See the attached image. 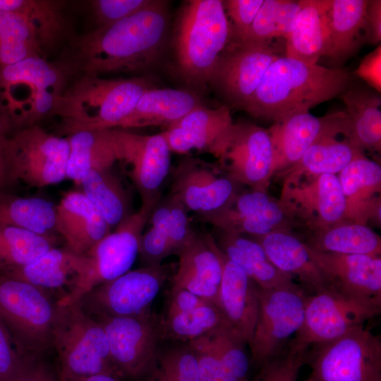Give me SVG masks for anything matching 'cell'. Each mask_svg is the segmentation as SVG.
Segmentation results:
<instances>
[{
  "instance_id": "obj_40",
  "label": "cell",
  "mask_w": 381,
  "mask_h": 381,
  "mask_svg": "<svg viewBox=\"0 0 381 381\" xmlns=\"http://www.w3.org/2000/svg\"><path fill=\"white\" fill-rule=\"evenodd\" d=\"M43 49L35 27L26 16L0 11V66L42 56Z\"/></svg>"
},
{
  "instance_id": "obj_52",
  "label": "cell",
  "mask_w": 381,
  "mask_h": 381,
  "mask_svg": "<svg viewBox=\"0 0 381 381\" xmlns=\"http://www.w3.org/2000/svg\"><path fill=\"white\" fill-rule=\"evenodd\" d=\"M40 359L26 358L9 381H61L54 377Z\"/></svg>"
},
{
  "instance_id": "obj_12",
  "label": "cell",
  "mask_w": 381,
  "mask_h": 381,
  "mask_svg": "<svg viewBox=\"0 0 381 381\" xmlns=\"http://www.w3.org/2000/svg\"><path fill=\"white\" fill-rule=\"evenodd\" d=\"M307 296L298 286L262 289L252 340V362L258 367L279 354L301 327Z\"/></svg>"
},
{
  "instance_id": "obj_23",
  "label": "cell",
  "mask_w": 381,
  "mask_h": 381,
  "mask_svg": "<svg viewBox=\"0 0 381 381\" xmlns=\"http://www.w3.org/2000/svg\"><path fill=\"white\" fill-rule=\"evenodd\" d=\"M149 221L151 226L143 233L138 251L144 267L162 265L165 258L178 255L193 232L188 211L171 194L161 198Z\"/></svg>"
},
{
  "instance_id": "obj_46",
  "label": "cell",
  "mask_w": 381,
  "mask_h": 381,
  "mask_svg": "<svg viewBox=\"0 0 381 381\" xmlns=\"http://www.w3.org/2000/svg\"><path fill=\"white\" fill-rule=\"evenodd\" d=\"M158 361L155 370L171 380L201 381L197 357L189 346L167 351Z\"/></svg>"
},
{
  "instance_id": "obj_18",
  "label": "cell",
  "mask_w": 381,
  "mask_h": 381,
  "mask_svg": "<svg viewBox=\"0 0 381 381\" xmlns=\"http://www.w3.org/2000/svg\"><path fill=\"white\" fill-rule=\"evenodd\" d=\"M274 146V174L295 164L307 149L331 135H351L349 118L345 111L315 116L309 111L293 114L270 128Z\"/></svg>"
},
{
  "instance_id": "obj_27",
  "label": "cell",
  "mask_w": 381,
  "mask_h": 381,
  "mask_svg": "<svg viewBox=\"0 0 381 381\" xmlns=\"http://www.w3.org/2000/svg\"><path fill=\"white\" fill-rule=\"evenodd\" d=\"M256 238L277 269L298 279L313 294L337 291L312 259L304 241L294 234L276 231Z\"/></svg>"
},
{
  "instance_id": "obj_34",
  "label": "cell",
  "mask_w": 381,
  "mask_h": 381,
  "mask_svg": "<svg viewBox=\"0 0 381 381\" xmlns=\"http://www.w3.org/2000/svg\"><path fill=\"white\" fill-rule=\"evenodd\" d=\"M362 155L363 150L347 138L340 140L337 135L325 137L310 145L295 164L283 171L286 176L284 183H295L302 176L336 175Z\"/></svg>"
},
{
  "instance_id": "obj_39",
  "label": "cell",
  "mask_w": 381,
  "mask_h": 381,
  "mask_svg": "<svg viewBox=\"0 0 381 381\" xmlns=\"http://www.w3.org/2000/svg\"><path fill=\"white\" fill-rule=\"evenodd\" d=\"M56 207L40 198H25L0 191V225L51 236L55 230Z\"/></svg>"
},
{
  "instance_id": "obj_51",
  "label": "cell",
  "mask_w": 381,
  "mask_h": 381,
  "mask_svg": "<svg viewBox=\"0 0 381 381\" xmlns=\"http://www.w3.org/2000/svg\"><path fill=\"white\" fill-rule=\"evenodd\" d=\"M353 74L365 80L378 93L381 92V46L365 55Z\"/></svg>"
},
{
  "instance_id": "obj_8",
  "label": "cell",
  "mask_w": 381,
  "mask_h": 381,
  "mask_svg": "<svg viewBox=\"0 0 381 381\" xmlns=\"http://www.w3.org/2000/svg\"><path fill=\"white\" fill-rule=\"evenodd\" d=\"M155 206L141 205L114 231H111L83 254V263L75 286L60 306L79 301L95 287L111 281L129 271L138 254L143 229Z\"/></svg>"
},
{
  "instance_id": "obj_16",
  "label": "cell",
  "mask_w": 381,
  "mask_h": 381,
  "mask_svg": "<svg viewBox=\"0 0 381 381\" xmlns=\"http://www.w3.org/2000/svg\"><path fill=\"white\" fill-rule=\"evenodd\" d=\"M220 168L238 184L265 191L274 174V146L270 128L247 122L234 123Z\"/></svg>"
},
{
  "instance_id": "obj_24",
  "label": "cell",
  "mask_w": 381,
  "mask_h": 381,
  "mask_svg": "<svg viewBox=\"0 0 381 381\" xmlns=\"http://www.w3.org/2000/svg\"><path fill=\"white\" fill-rule=\"evenodd\" d=\"M306 247L337 291L381 300L380 255L341 254Z\"/></svg>"
},
{
  "instance_id": "obj_2",
  "label": "cell",
  "mask_w": 381,
  "mask_h": 381,
  "mask_svg": "<svg viewBox=\"0 0 381 381\" xmlns=\"http://www.w3.org/2000/svg\"><path fill=\"white\" fill-rule=\"evenodd\" d=\"M351 79L344 68L279 56L268 67L243 110L255 118L279 123L341 95Z\"/></svg>"
},
{
  "instance_id": "obj_33",
  "label": "cell",
  "mask_w": 381,
  "mask_h": 381,
  "mask_svg": "<svg viewBox=\"0 0 381 381\" xmlns=\"http://www.w3.org/2000/svg\"><path fill=\"white\" fill-rule=\"evenodd\" d=\"M368 0H331L327 11L330 47L327 56L339 62L367 42Z\"/></svg>"
},
{
  "instance_id": "obj_29",
  "label": "cell",
  "mask_w": 381,
  "mask_h": 381,
  "mask_svg": "<svg viewBox=\"0 0 381 381\" xmlns=\"http://www.w3.org/2000/svg\"><path fill=\"white\" fill-rule=\"evenodd\" d=\"M347 204L346 221L365 224L377 217L380 197L381 167L364 155L353 159L337 176Z\"/></svg>"
},
{
  "instance_id": "obj_6",
  "label": "cell",
  "mask_w": 381,
  "mask_h": 381,
  "mask_svg": "<svg viewBox=\"0 0 381 381\" xmlns=\"http://www.w3.org/2000/svg\"><path fill=\"white\" fill-rule=\"evenodd\" d=\"M57 300L27 282L0 274V318L19 352L41 358L52 349Z\"/></svg>"
},
{
  "instance_id": "obj_31",
  "label": "cell",
  "mask_w": 381,
  "mask_h": 381,
  "mask_svg": "<svg viewBox=\"0 0 381 381\" xmlns=\"http://www.w3.org/2000/svg\"><path fill=\"white\" fill-rule=\"evenodd\" d=\"M202 105L190 90L152 87L145 91L135 107L119 125L122 129L175 123L194 108Z\"/></svg>"
},
{
  "instance_id": "obj_1",
  "label": "cell",
  "mask_w": 381,
  "mask_h": 381,
  "mask_svg": "<svg viewBox=\"0 0 381 381\" xmlns=\"http://www.w3.org/2000/svg\"><path fill=\"white\" fill-rule=\"evenodd\" d=\"M169 25L168 2L150 0L133 14L74 38L59 65L68 77L145 71L160 59Z\"/></svg>"
},
{
  "instance_id": "obj_35",
  "label": "cell",
  "mask_w": 381,
  "mask_h": 381,
  "mask_svg": "<svg viewBox=\"0 0 381 381\" xmlns=\"http://www.w3.org/2000/svg\"><path fill=\"white\" fill-rule=\"evenodd\" d=\"M66 138L70 147L66 178L77 185L87 172L111 169L117 162L111 128L77 131Z\"/></svg>"
},
{
  "instance_id": "obj_38",
  "label": "cell",
  "mask_w": 381,
  "mask_h": 381,
  "mask_svg": "<svg viewBox=\"0 0 381 381\" xmlns=\"http://www.w3.org/2000/svg\"><path fill=\"white\" fill-rule=\"evenodd\" d=\"M304 243L323 252L370 255L381 253L380 236L367 225L351 222L313 231Z\"/></svg>"
},
{
  "instance_id": "obj_42",
  "label": "cell",
  "mask_w": 381,
  "mask_h": 381,
  "mask_svg": "<svg viewBox=\"0 0 381 381\" xmlns=\"http://www.w3.org/2000/svg\"><path fill=\"white\" fill-rule=\"evenodd\" d=\"M54 238L0 225V272L33 262L54 247Z\"/></svg>"
},
{
  "instance_id": "obj_9",
  "label": "cell",
  "mask_w": 381,
  "mask_h": 381,
  "mask_svg": "<svg viewBox=\"0 0 381 381\" xmlns=\"http://www.w3.org/2000/svg\"><path fill=\"white\" fill-rule=\"evenodd\" d=\"M69 143L38 124L15 128L5 145V159L11 184L20 181L42 188L66 179Z\"/></svg>"
},
{
  "instance_id": "obj_43",
  "label": "cell",
  "mask_w": 381,
  "mask_h": 381,
  "mask_svg": "<svg viewBox=\"0 0 381 381\" xmlns=\"http://www.w3.org/2000/svg\"><path fill=\"white\" fill-rule=\"evenodd\" d=\"M225 323L219 308L206 302L186 312L167 315L165 326L174 338L190 341Z\"/></svg>"
},
{
  "instance_id": "obj_5",
  "label": "cell",
  "mask_w": 381,
  "mask_h": 381,
  "mask_svg": "<svg viewBox=\"0 0 381 381\" xmlns=\"http://www.w3.org/2000/svg\"><path fill=\"white\" fill-rule=\"evenodd\" d=\"M68 76L59 65L42 56L0 66V110L13 129L37 125L53 116Z\"/></svg>"
},
{
  "instance_id": "obj_50",
  "label": "cell",
  "mask_w": 381,
  "mask_h": 381,
  "mask_svg": "<svg viewBox=\"0 0 381 381\" xmlns=\"http://www.w3.org/2000/svg\"><path fill=\"white\" fill-rule=\"evenodd\" d=\"M26 358L17 349L8 329L0 318V381H9Z\"/></svg>"
},
{
  "instance_id": "obj_13",
  "label": "cell",
  "mask_w": 381,
  "mask_h": 381,
  "mask_svg": "<svg viewBox=\"0 0 381 381\" xmlns=\"http://www.w3.org/2000/svg\"><path fill=\"white\" fill-rule=\"evenodd\" d=\"M170 272L169 265L128 271L85 294L79 303L92 317H133L147 315Z\"/></svg>"
},
{
  "instance_id": "obj_10",
  "label": "cell",
  "mask_w": 381,
  "mask_h": 381,
  "mask_svg": "<svg viewBox=\"0 0 381 381\" xmlns=\"http://www.w3.org/2000/svg\"><path fill=\"white\" fill-rule=\"evenodd\" d=\"M306 363L310 381H381V341L363 325L313 344Z\"/></svg>"
},
{
  "instance_id": "obj_26",
  "label": "cell",
  "mask_w": 381,
  "mask_h": 381,
  "mask_svg": "<svg viewBox=\"0 0 381 381\" xmlns=\"http://www.w3.org/2000/svg\"><path fill=\"white\" fill-rule=\"evenodd\" d=\"M55 230L68 250L83 255L109 234L111 227L82 191L71 190L56 206Z\"/></svg>"
},
{
  "instance_id": "obj_48",
  "label": "cell",
  "mask_w": 381,
  "mask_h": 381,
  "mask_svg": "<svg viewBox=\"0 0 381 381\" xmlns=\"http://www.w3.org/2000/svg\"><path fill=\"white\" fill-rule=\"evenodd\" d=\"M222 2L231 25V41H239L248 30L264 0H226Z\"/></svg>"
},
{
  "instance_id": "obj_19",
  "label": "cell",
  "mask_w": 381,
  "mask_h": 381,
  "mask_svg": "<svg viewBox=\"0 0 381 381\" xmlns=\"http://www.w3.org/2000/svg\"><path fill=\"white\" fill-rule=\"evenodd\" d=\"M196 158L187 157L176 167L171 194L186 210L207 217L224 207L238 193V183Z\"/></svg>"
},
{
  "instance_id": "obj_21",
  "label": "cell",
  "mask_w": 381,
  "mask_h": 381,
  "mask_svg": "<svg viewBox=\"0 0 381 381\" xmlns=\"http://www.w3.org/2000/svg\"><path fill=\"white\" fill-rule=\"evenodd\" d=\"M303 184L284 183L282 198L313 231L347 222V204L335 174L311 177Z\"/></svg>"
},
{
  "instance_id": "obj_22",
  "label": "cell",
  "mask_w": 381,
  "mask_h": 381,
  "mask_svg": "<svg viewBox=\"0 0 381 381\" xmlns=\"http://www.w3.org/2000/svg\"><path fill=\"white\" fill-rule=\"evenodd\" d=\"M178 255L179 267L173 286L185 289L219 308L222 264L214 237L193 231Z\"/></svg>"
},
{
  "instance_id": "obj_3",
  "label": "cell",
  "mask_w": 381,
  "mask_h": 381,
  "mask_svg": "<svg viewBox=\"0 0 381 381\" xmlns=\"http://www.w3.org/2000/svg\"><path fill=\"white\" fill-rule=\"evenodd\" d=\"M152 87L143 78L78 76L65 88L53 116L61 119V128L67 135L115 128L130 114L142 95Z\"/></svg>"
},
{
  "instance_id": "obj_11",
  "label": "cell",
  "mask_w": 381,
  "mask_h": 381,
  "mask_svg": "<svg viewBox=\"0 0 381 381\" xmlns=\"http://www.w3.org/2000/svg\"><path fill=\"white\" fill-rule=\"evenodd\" d=\"M381 300L339 291L306 298L303 324L291 341L310 347L341 336L380 314Z\"/></svg>"
},
{
  "instance_id": "obj_57",
  "label": "cell",
  "mask_w": 381,
  "mask_h": 381,
  "mask_svg": "<svg viewBox=\"0 0 381 381\" xmlns=\"http://www.w3.org/2000/svg\"><path fill=\"white\" fill-rule=\"evenodd\" d=\"M306 381H310L308 379H307Z\"/></svg>"
},
{
  "instance_id": "obj_47",
  "label": "cell",
  "mask_w": 381,
  "mask_h": 381,
  "mask_svg": "<svg viewBox=\"0 0 381 381\" xmlns=\"http://www.w3.org/2000/svg\"><path fill=\"white\" fill-rule=\"evenodd\" d=\"M188 346L197 357L201 381H241L226 370L206 334L190 341Z\"/></svg>"
},
{
  "instance_id": "obj_49",
  "label": "cell",
  "mask_w": 381,
  "mask_h": 381,
  "mask_svg": "<svg viewBox=\"0 0 381 381\" xmlns=\"http://www.w3.org/2000/svg\"><path fill=\"white\" fill-rule=\"evenodd\" d=\"M150 0H96L92 8L98 27L114 23L141 9Z\"/></svg>"
},
{
  "instance_id": "obj_25",
  "label": "cell",
  "mask_w": 381,
  "mask_h": 381,
  "mask_svg": "<svg viewBox=\"0 0 381 381\" xmlns=\"http://www.w3.org/2000/svg\"><path fill=\"white\" fill-rule=\"evenodd\" d=\"M222 277L219 309L226 323L249 345L258 309V286L219 249Z\"/></svg>"
},
{
  "instance_id": "obj_15",
  "label": "cell",
  "mask_w": 381,
  "mask_h": 381,
  "mask_svg": "<svg viewBox=\"0 0 381 381\" xmlns=\"http://www.w3.org/2000/svg\"><path fill=\"white\" fill-rule=\"evenodd\" d=\"M279 57L270 43L230 41L218 60L210 84L231 106L243 109L268 67Z\"/></svg>"
},
{
  "instance_id": "obj_44",
  "label": "cell",
  "mask_w": 381,
  "mask_h": 381,
  "mask_svg": "<svg viewBox=\"0 0 381 381\" xmlns=\"http://www.w3.org/2000/svg\"><path fill=\"white\" fill-rule=\"evenodd\" d=\"M206 335L229 373L241 381H251L248 378L250 361L244 349L246 344L240 337L226 323Z\"/></svg>"
},
{
  "instance_id": "obj_53",
  "label": "cell",
  "mask_w": 381,
  "mask_h": 381,
  "mask_svg": "<svg viewBox=\"0 0 381 381\" xmlns=\"http://www.w3.org/2000/svg\"><path fill=\"white\" fill-rule=\"evenodd\" d=\"M209 302L195 294L178 286H173L167 315L186 312Z\"/></svg>"
},
{
  "instance_id": "obj_36",
  "label": "cell",
  "mask_w": 381,
  "mask_h": 381,
  "mask_svg": "<svg viewBox=\"0 0 381 381\" xmlns=\"http://www.w3.org/2000/svg\"><path fill=\"white\" fill-rule=\"evenodd\" d=\"M341 95L350 120L349 140L363 150L380 152L381 98L378 92L349 85Z\"/></svg>"
},
{
  "instance_id": "obj_7",
  "label": "cell",
  "mask_w": 381,
  "mask_h": 381,
  "mask_svg": "<svg viewBox=\"0 0 381 381\" xmlns=\"http://www.w3.org/2000/svg\"><path fill=\"white\" fill-rule=\"evenodd\" d=\"M52 349L60 363V380L101 373L116 375L103 327L79 302L59 305Z\"/></svg>"
},
{
  "instance_id": "obj_32",
  "label": "cell",
  "mask_w": 381,
  "mask_h": 381,
  "mask_svg": "<svg viewBox=\"0 0 381 381\" xmlns=\"http://www.w3.org/2000/svg\"><path fill=\"white\" fill-rule=\"evenodd\" d=\"M215 242L224 254L240 267L259 287H298L291 277L272 263L258 241L217 229Z\"/></svg>"
},
{
  "instance_id": "obj_55",
  "label": "cell",
  "mask_w": 381,
  "mask_h": 381,
  "mask_svg": "<svg viewBox=\"0 0 381 381\" xmlns=\"http://www.w3.org/2000/svg\"><path fill=\"white\" fill-rule=\"evenodd\" d=\"M367 42L380 44L381 41V1L368 0L367 6Z\"/></svg>"
},
{
  "instance_id": "obj_28",
  "label": "cell",
  "mask_w": 381,
  "mask_h": 381,
  "mask_svg": "<svg viewBox=\"0 0 381 381\" xmlns=\"http://www.w3.org/2000/svg\"><path fill=\"white\" fill-rule=\"evenodd\" d=\"M301 1L294 28L285 39V56L317 64L322 56H327L329 50L327 11L331 0Z\"/></svg>"
},
{
  "instance_id": "obj_17",
  "label": "cell",
  "mask_w": 381,
  "mask_h": 381,
  "mask_svg": "<svg viewBox=\"0 0 381 381\" xmlns=\"http://www.w3.org/2000/svg\"><path fill=\"white\" fill-rule=\"evenodd\" d=\"M92 318L104 329L111 363L119 377H138L150 369L155 361L157 332L147 314Z\"/></svg>"
},
{
  "instance_id": "obj_30",
  "label": "cell",
  "mask_w": 381,
  "mask_h": 381,
  "mask_svg": "<svg viewBox=\"0 0 381 381\" xmlns=\"http://www.w3.org/2000/svg\"><path fill=\"white\" fill-rule=\"evenodd\" d=\"M83 262V255L66 248L53 247L33 262L6 269L0 274L30 284L50 295L66 287L67 296L75 286Z\"/></svg>"
},
{
  "instance_id": "obj_14",
  "label": "cell",
  "mask_w": 381,
  "mask_h": 381,
  "mask_svg": "<svg viewBox=\"0 0 381 381\" xmlns=\"http://www.w3.org/2000/svg\"><path fill=\"white\" fill-rule=\"evenodd\" d=\"M117 161L133 181L142 205L155 206L160 188L170 169V149L164 135H140L111 128Z\"/></svg>"
},
{
  "instance_id": "obj_37",
  "label": "cell",
  "mask_w": 381,
  "mask_h": 381,
  "mask_svg": "<svg viewBox=\"0 0 381 381\" xmlns=\"http://www.w3.org/2000/svg\"><path fill=\"white\" fill-rule=\"evenodd\" d=\"M79 185L111 229L132 214L128 193L111 169L87 172Z\"/></svg>"
},
{
  "instance_id": "obj_4",
  "label": "cell",
  "mask_w": 381,
  "mask_h": 381,
  "mask_svg": "<svg viewBox=\"0 0 381 381\" xmlns=\"http://www.w3.org/2000/svg\"><path fill=\"white\" fill-rule=\"evenodd\" d=\"M231 28L221 0H190L180 11L174 30L175 66L188 85L210 84L218 60L231 41Z\"/></svg>"
},
{
  "instance_id": "obj_20",
  "label": "cell",
  "mask_w": 381,
  "mask_h": 381,
  "mask_svg": "<svg viewBox=\"0 0 381 381\" xmlns=\"http://www.w3.org/2000/svg\"><path fill=\"white\" fill-rule=\"evenodd\" d=\"M234 123L226 105L198 106L161 133L171 152L187 154L196 150L219 160L229 144Z\"/></svg>"
},
{
  "instance_id": "obj_54",
  "label": "cell",
  "mask_w": 381,
  "mask_h": 381,
  "mask_svg": "<svg viewBox=\"0 0 381 381\" xmlns=\"http://www.w3.org/2000/svg\"><path fill=\"white\" fill-rule=\"evenodd\" d=\"M12 130L13 126L10 119L0 110V191L5 190L7 187L12 185L5 159L6 141Z\"/></svg>"
},
{
  "instance_id": "obj_41",
  "label": "cell",
  "mask_w": 381,
  "mask_h": 381,
  "mask_svg": "<svg viewBox=\"0 0 381 381\" xmlns=\"http://www.w3.org/2000/svg\"><path fill=\"white\" fill-rule=\"evenodd\" d=\"M301 9V0H264L246 35L236 42L270 43L274 38L286 39L294 29Z\"/></svg>"
},
{
  "instance_id": "obj_56",
  "label": "cell",
  "mask_w": 381,
  "mask_h": 381,
  "mask_svg": "<svg viewBox=\"0 0 381 381\" xmlns=\"http://www.w3.org/2000/svg\"><path fill=\"white\" fill-rule=\"evenodd\" d=\"M61 381H121L119 377L112 374H95L87 376L77 377Z\"/></svg>"
},
{
  "instance_id": "obj_45",
  "label": "cell",
  "mask_w": 381,
  "mask_h": 381,
  "mask_svg": "<svg viewBox=\"0 0 381 381\" xmlns=\"http://www.w3.org/2000/svg\"><path fill=\"white\" fill-rule=\"evenodd\" d=\"M309 347L290 341L286 349L265 363L252 381H297Z\"/></svg>"
}]
</instances>
